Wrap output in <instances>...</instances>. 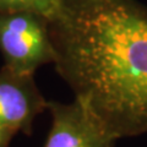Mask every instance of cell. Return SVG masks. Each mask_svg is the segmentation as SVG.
Segmentation results:
<instances>
[{
  "label": "cell",
  "instance_id": "1",
  "mask_svg": "<svg viewBox=\"0 0 147 147\" xmlns=\"http://www.w3.org/2000/svg\"><path fill=\"white\" fill-rule=\"evenodd\" d=\"M54 65L118 140L147 132V6L60 0L49 20Z\"/></svg>",
  "mask_w": 147,
  "mask_h": 147
},
{
  "label": "cell",
  "instance_id": "2",
  "mask_svg": "<svg viewBox=\"0 0 147 147\" xmlns=\"http://www.w3.org/2000/svg\"><path fill=\"white\" fill-rule=\"evenodd\" d=\"M0 53L4 66L20 75L54 63L49 18L32 11L0 15Z\"/></svg>",
  "mask_w": 147,
  "mask_h": 147
},
{
  "label": "cell",
  "instance_id": "3",
  "mask_svg": "<svg viewBox=\"0 0 147 147\" xmlns=\"http://www.w3.org/2000/svg\"><path fill=\"white\" fill-rule=\"evenodd\" d=\"M52 126L43 147H114L118 139L79 99L48 100Z\"/></svg>",
  "mask_w": 147,
  "mask_h": 147
},
{
  "label": "cell",
  "instance_id": "4",
  "mask_svg": "<svg viewBox=\"0 0 147 147\" xmlns=\"http://www.w3.org/2000/svg\"><path fill=\"white\" fill-rule=\"evenodd\" d=\"M48 108L33 80V75H20L7 67L0 70V127L31 135L37 115Z\"/></svg>",
  "mask_w": 147,
  "mask_h": 147
},
{
  "label": "cell",
  "instance_id": "5",
  "mask_svg": "<svg viewBox=\"0 0 147 147\" xmlns=\"http://www.w3.org/2000/svg\"><path fill=\"white\" fill-rule=\"evenodd\" d=\"M60 0H0V15L16 11H32L49 20L57 13Z\"/></svg>",
  "mask_w": 147,
  "mask_h": 147
},
{
  "label": "cell",
  "instance_id": "6",
  "mask_svg": "<svg viewBox=\"0 0 147 147\" xmlns=\"http://www.w3.org/2000/svg\"><path fill=\"white\" fill-rule=\"evenodd\" d=\"M15 135H16L15 131L0 127V147H9L12 137Z\"/></svg>",
  "mask_w": 147,
  "mask_h": 147
}]
</instances>
